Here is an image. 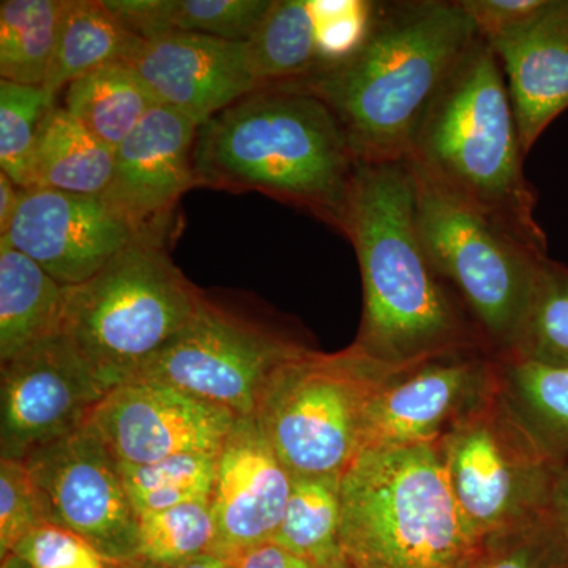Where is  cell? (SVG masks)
<instances>
[{"label": "cell", "instance_id": "obj_32", "mask_svg": "<svg viewBox=\"0 0 568 568\" xmlns=\"http://www.w3.org/2000/svg\"><path fill=\"white\" fill-rule=\"evenodd\" d=\"M275 0H164L171 32L227 41L253 39Z\"/></svg>", "mask_w": 568, "mask_h": 568}, {"label": "cell", "instance_id": "obj_20", "mask_svg": "<svg viewBox=\"0 0 568 568\" xmlns=\"http://www.w3.org/2000/svg\"><path fill=\"white\" fill-rule=\"evenodd\" d=\"M65 290L0 237V362L61 331Z\"/></svg>", "mask_w": 568, "mask_h": 568}, {"label": "cell", "instance_id": "obj_30", "mask_svg": "<svg viewBox=\"0 0 568 568\" xmlns=\"http://www.w3.org/2000/svg\"><path fill=\"white\" fill-rule=\"evenodd\" d=\"M55 104L43 85L0 81V171L22 190L31 189L33 152Z\"/></svg>", "mask_w": 568, "mask_h": 568}, {"label": "cell", "instance_id": "obj_28", "mask_svg": "<svg viewBox=\"0 0 568 568\" xmlns=\"http://www.w3.org/2000/svg\"><path fill=\"white\" fill-rule=\"evenodd\" d=\"M504 357L568 368V265L541 260L514 346Z\"/></svg>", "mask_w": 568, "mask_h": 568}, {"label": "cell", "instance_id": "obj_45", "mask_svg": "<svg viewBox=\"0 0 568 568\" xmlns=\"http://www.w3.org/2000/svg\"><path fill=\"white\" fill-rule=\"evenodd\" d=\"M231 568H233V567H231Z\"/></svg>", "mask_w": 568, "mask_h": 568}, {"label": "cell", "instance_id": "obj_26", "mask_svg": "<svg viewBox=\"0 0 568 568\" xmlns=\"http://www.w3.org/2000/svg\"><path fill=\"white\" fill-rule=\"evenodd\" d=\"M69 0H2L0 77L24 85H43L58 44Z\"/></svg>", "mask_w": 568, "mask_h": 568}, {"label": "cell", "instance_id": "obj_42", "mask_svg": "<svg viewBox=\"0 0 568 568\" xmlns=\"http://www.w3.org/2000/svg\"><path fill=\"white\" fill-rule=\"evenodd\" d=\"M0 568H32V567H29L28 564L24 562V560L17 558V556L10 555V556H7V558L2 560V567H0Z\"/></svg>", "mask_w": 568, "mask_h": 568}, {"label": "cell", "instance_id": "obj_14", "mask_svg": "<svg viewBox=\"0 0 568 568\" xmlns=\"http://www.w3.org/2000/svg\"><path fill=\"white\" fill-rule=\"evenodd\" d=\"M497 386L499 361L484 351L409 366L377 396L362 452L436 444Z\"/></svg>", "mask_w": 568, "mask_h": 568}, {"label": "cell", "instance_id": "obj_34", "mask_svg": "<svg viewBox=\"0 0 568 568\" xmlns=\"http://www.w3.org/2000/svg\"><path fill=\"white\" fill-rule=\"evenodd\" d=\"M48 525L36 481L22 459L0 458V558L22 537Z\"/></svg>", "mask_w": 568, "mask_h": 568}, {"label": "cell", "instance_id": "obj_4", "mask_svg": "<svg viewBox=\"0 0 568 568\" xmlns=\"http://www.w3.org/2000/svg\"><path fill=\"white\" fill-rule=\"evenodd\" d=\"M525 159L506 78L495 51L478 36L429 104L406 160L519 241L547 253Z\"/></svg>", "mask_w": 568, "mask_h": 568}, {"label": "cell", "instance_id": "obj_7", "mask_svg": "<svg viewBox=\"0 0 568 568\" xmlns=\"http://www.w3.org/2000/svg\"><path fill=\"white\" fill-rule=\"evenodd\" d=\"M409 366L354 343L334 354L306 346L275 369L254 417L291 476L342 477L362 454L377 396Z\"/></svg>", "mask_w": 568, "mask_h": 568}, {"label": "cell", "instance_id": "obj_24", "mask_svg": "<svg viewBox=\"0 0 568 568\" xmlns=\"http://www.w3.org/2000/svg\"><path fill=\"white\" fill-rule=\"evenodd\" d=\"M248 54L257 85L297 82L320 71L316 22L310 0H275L248 41Z\"/></svg>", "mask_w": 568, "mask_h": 568}, {"label": "cell", "instance_id": "obj_29", "mask_svg": "<svg viewBox=\"0 0 568 568\" xmlns=\"http://www.w3.org/2000/svg\"><path fill=\"white\" fill-rule=\"evenodd\" d=\"M219 455H178L134 466L121 463L123 481L138 517L193 503L211 500Z\"/></svg>", "mask_w": 568, "mask_h": 568}, {"label": "cell", "instance_id": "obj_36", "mask_svg": "<svg viewBox=\"0 0 568 568\" xmlns=\"http://www.w3.org/2000/svg\"><path fill=\"white\" fill-rule=\"evenodd\" d=\"M11 555L32 568H106L92 547L70 530L43 525L22 537Z\"/></svg>", "mask_w": 568, "mask_h": 568}, {"label": "cell", "instance_id": "obj_33", "mask_svg": "<svg viewBox=\"0 0 568 568\" xmlns=\"http://www.w3.org/2000/svg\"><path fill=\"white\" fill-rule=\"evenodd\" d=\"M469 568H568V559L547 514L521 528L485 538Z\"/></svg>", "mask_w": 568, "mask_h": 568}, {"label": "cell", "instance_id": "obj_8", "mask_svg": "<svg viewBox=\"0 0 568 568\" xmlns=\"http://www.w3.org/2000/svg\"><path fill=\"white\" fill-rule=\"evenodd\" d=\"M409 163L418 233L436 271L458 295L496 357L514 346L547 253L437 185Z\"/></svg>", "mask_w": 568, "mask_h": 568}, {"label": "cell", "instance_id": "obj_6", "mask_svg": "<svg viewBox=\"0 0 568 568\" xmlns=\"http://www.w3.org/2000/svg\"><path fill=\"white\" fill-rule=\"evenodd\" d=\"M166 235H134L92 278L67 286L61 332L111 390L162 353L203 304L171 260Z\"/></svg>", "mask_w": 568, "mask_h": 568}, {"label": "cell", "instance_id": "obj_44", "mask_svg": "<svg viewBox=\"0 0 568 568\" xmlns=\"http://www.w3.org/2000/svg\"><path fill=\"white\" fill-rule=\"evenodd\" d=\"M106 568H112V566H106Z\"/></svg>", "mask_w": 568, "mask_h": 568}, {"label": "cell", "instance_id": "obj_40", "mask_svg": "<svg viewBox=\"0 0 568 568\" xmlns=\"http://www.w3.org/2000/svg\"><path fill=\"white\" fill-rule=\"evenodd\" d=\"M22 189L11 181L9 175L0 171V235L9 230L11 220L18 211Z\"/></svg>", "mask_w": 568, "mask_h": 568}, {"label": "cell", "instance_id": "obj_37", "mask_svg": "<svg viewBox=\"0 0 568 568\" xmlns=\"http://www.w3.org/2000/svg\"><path fill=\"white\" fill-rule=\"evenodd\" d=\"M476 26L478 36L489 40L525 21L544 0H458Z\"/></svg>", "mask_w": 568, "mask_h": 568}, {"label": "cell", "instance_id": "obj_23", "mask_svg": "<svg viewBox=\"0 0 568 568\" xmlns=\"http://www.w3.org/2000/svg\"><path fill=\"white\" fill-rule=\"evenodd\" d=\"M155 97L129 62H112L67 85L63 108L108 148L118 149L152 110Z\"/></svg>", "mask_w": 568, "mask_h": 568}, {"label": "cell", "instance_id": "obj_16", "mask_svg": "<svg viewBox=\"0 0 568 568\" xmlns=\"http://www.w3.org/2000/svg\"><path fill=\"white\" fill-rule=\"evenodd\" d=\"M197 123L155 104L114 151V173L100 200L136 233H168L175 204L196 186Z\"/></svg>", "mask_w": 568, "mask_h": 568}, {"label": "cell", "instance_id": "obj_9", "mask_svg": "<svg viewBox=\"0 0 568 568\" xmlns=\"http://www.w3.org/2000/svg\"><path fill=\"white\" fill-rule=\"evenodd\" d=\"M459 510L478 544L548 514L564 462L495 388L435 444Z\"/></svg>", "mask_w": 568, "mask_h": 568}, {"label": "cell", "instance_id": "obj_18", "mask_svg": "<svg viewBox=\"0 0 568 568\" xmlns=\"http://www.w3.org/2000/svg\"><path fill=\"white\" fill-rule=\"evenodd\" d=\"M126 62L159 104L197 126L260 88L250 69L248 41L171 32L142 40Z\"/></svg>", "mask_w": 568, "mask_h": 568}, {"label": "cell", "instance_id": "obj_41", "mask_svg": "<svg viewBox=\"0 0 568 568\" xmlns=\"http://www.w3.org/2000/svg\"><path fill=\"white\" fill-rule=\"evenodd\" d=\"M121 568H231V566L230 562L219 558V556L204 555L200 556V558L183 560V562L168 564V566H153V564L138 560V562Z\"/></svg>", "mask_w": 568, "mask_h": 568}, {"label": "cell", "instance_id": "obj_2", "mask_svg": "<svg viewBox=\"0 0 568 568\" xmlns=\"http://www.w3.org/2000/svg\"><path fill=\"white\" fill-rule=\"evenodd\" d=\"M477 39L458 0L373 2L354 52L294 84L331 108L358 162H403L429 104Z\"/></svg>", "mask_w": 568, "mask_h": 568}, {"label": "cell", "instance_id": "obj_17", "mask_svg": "<svg viewBox=\"0 0 568 568\" xmlns=\"http://www.w3.org/2000/svg\"><path fill=\"white\" fill-rule=\"evenodd\" d=\"M293 481L256 417H239L216 459L212 555L231 562L248 549L271 544L282 525Z\"/></svg>", "mask_w": 568, "mask_h": 568}, {"label": "cell", "instance_id": "obj_15", "mask_svg": "<svg viewBox=\"0 0 568 568\" xmlns=\"http://www.w3.org/2000/svg\"><path fill=\"white\" fill-rule=\"evenodd\" d=\"M136 234L100 197L31 189L22 190L18 211L0 237L67 287L92 278Z\"/></svg>", "mask_w": 568, "mask_h": 568}, {"label": "cell", "instance_id": "obj_1", "mask_svg": "<svg viewBox=\"0 0 568 568\" xmlns=\"http://www.w3.org/2000/svg\"><path fill=\"white\" fill-rule=\"evenodd\" d=\"M343 235L354 245L364 284L354 345L396 366L478 351L493 354L422 242L407 160L358 162Z\"/></svg>", "mask_w": 568, "mask_h": 568}, {"label": "cell", "instance_id": "obj_31", "mask_svg": "<svg viewBox=\"0 0 568 568\" xmlns=\"http://www.w3.org/2000/svg\"><path fill=\"white\" fill-rule=\"evenodd\" d=\"M216 528L211 500H193L140 517V560L153 566L212 555Z\"/></svg>", "mask_w": 568, "mask_h": 568}, {"label": "cell", "instance_id": "obj_35", "mask_svg": "<svg viewBox=\"0 0 568 568\" xmlns=\"http://www.w3.org/2000/svg\"><path fill=\"white\" fill-rule=\"evenodd\" d=\"M310 7L316 22L321 69H324L346 59L364 40L373 2L310 0Z\"/></svg>", "mask_w": 568, "mask_h": 568}, {"label": "cell", "instance_id": "obj_21", "mask_svg": "<svg viewBox=\"0 0 568 568\" xmlns=\"http://www.w3.org/2000/svg\"><path fill=\"white\" fill-rule=\"evenodd\" d=\"M114 173V149L55 104L41 126L32 159L31 189L102 197ZM29 189V190H31Z\"/></svg>", "mask_w": 568, "mask_h": 568}, {"label": "cell", "instance_id": "obj_3", "mask_svg": "<svg viewBox=\"0 0 568 568\" xmlns=\"http://www.w3.org/2000/svg\"><path fill=\"white\" fill-rule=\"evenodd\" d=\"M196 186L260 192L345 234L355 159L334 112L294 82L260 85L197 126Z\"/></svg>", "mask_w": 568, "mask_h": 568}, {"label": "cell", "instance_id": "obj_19", "mask_svg": "<svg viewBox=\"0 0 568 568\" xmlns=\"http://www.w3.org/2000/svg\"><path fill=\"white\" fill-rule=\"evenodd\" d=\"M487 43L506 78L528 155L545 130L568 110V0H544L525 21Z\"/></svg>", "mask_w": 568, "mask_h": 568}, {"label": "cell", "instance_id": "obj_13", "mask_svg": "<svg viewBox=\"0 0 568 568\" xmlns=\"http://www.w3.org/2000/svg\"><path fill=\"white\" fill-rule=\"evenodd\" d=\"M231 410L155 381L112 388L88 424L123 465L178 455H219L237 420Z\"/></svg>", "mask_w": 568, "mask_h": 568}, {"label": "cell", "instance_id": "obj_39", "mask_svg": "<svg viewBox=\"0 0 568 568\" xmlns=\"http://www.w3.org/2000/svg\"><path fill=\"white\" fill-rule=\"evenodd\" d=\"M548 517L558 530L568 559V462L562 463L552 485Z\"/></svg>", "mask_w": 568, "mask_h": 568}, {"label": "cell", "instance_id": "obj_38", "mask_svg": "<svg viewBox=\"0 0 568 568\" xmlns=\"http://www.w3.org/2000/svg\"><path fill=\"white\" fill-rule=\"evenodd\" d=\"M233 568H316L305 559L278 547L274 541L261 545L231 560Z\"/></svg>", "mask_w": 568, "mask_h": 568}, {"label": "cell", "instance_id": "obj_10", "mask_svg": "<svg viewBox=\"0 0 568 568\" xmlns=\"http://www.w3.org/2000/svg\"><path fill=\"white\" fill-rule=\"evenodd\" d=\"M304 347L204 297L190 323L133 379L168 384L235 417H250L275 369Z\"/></svg>", "mask_w": 568, "mask_h": 568}, {"label": "cell", "instance_id": "obj_5", "mask_svg": "<svg viewBox=\"0 0 568 568\" xmlns=\"http://www.w3.org/2000/svg\"><path fill=\"white\" fill-rule=\"evenodd\" d=\"M339 545L362 568H469L480 548L435 444L354 459L342 476Z\"/></svg>", "mask_w": 568, "mask_h": 568}, {"label": "cell", "instance_id": "obj_12", "mask_svg": "<svg viewBox=\"0 0 568 568\" xmlns=\"http://www.w3.org/2000/svg\"><path fill=\"white\" fill-rule=\"evenodd\" d=\"M0 366V458H26L77 432L111 392L61 331Z\"/></svg>", "mask_w": 568, "mask_h": 568}, {"label": "cell", "instance_id": "obj_11", "mask_svg": "<svg viewBox=\"0 0 568 568\" xmlns=\"http://www.w3.org/2000/svg\"><path fill=\"white\" fill-rule=\"evenodd\" d=\"M22 462L50 525L82 538L108 566L140 560V517L121 463L91 425L37 448Z\"/></svg>", "mask_w": 568, "mask_h": 568}, {"label": "cell", "instance_id": "obj_25", "mask_svg": "<svg viewBox=\"0 0 568 568\" xmlns=\"http://www.w3.org/2000/svg\"><path fill=\"white\" fill-rule=\"evenodd\" d=\"M342 477L294 478L274 544L316 568H332L343 558Z\"/></svg>", "mask_w": 568, "mask_h": 568}, {"label": "cell", "instance_id": "obj_27", "mask_svg": "<svg viewBox=\"0 0 568 568\" xmlns=\"http://www.w3.org/2000/svg\"><path fill=\"white\" fill-rule=\"evenodd\" d=\"M500 387L540 443L568 462V368L497 357Z\"/></svg>", "mask_w": 568, "mask_h": 568}, {"label": "cell", "instance_id": "obj_22", "mask_svg": "<svg viewBox=\"0 0 568 568\" xmlns=\"http://www.w3.org/2000/svg\"><path fill=\"white\" fill-rule=\"evenodd\" d=\"M141 41L104 0H69L43 88L58 99L78 78L108 63L129 61Z\"/></svg>", "mask_w": 568, "mask_h": 568}, {"label": "cell", "instance_id": "obj_43", "mask_svg": "<svg viewBox=\"0 0 568 568\" xmlns=\"http://www.w3.org/2000/svg\"><path fill=\"white\" fill-rule=\"evenodd\" d=\"M332 568H362L358 566H355L354 562H351L349 559H346L345 556H343L342 559L338 560V562L335 564Z\"/></svg>", "mask_w": 568, "mask_h": 568}]
</instances>
